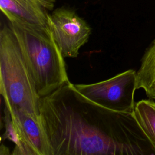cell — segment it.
I'll return each instance as SVG.
<instances>
[{
    "mask_svg": "<svg viewBox=\"0 0 155 155\" xmlns=\"http://www.w3.org/2000/svg\"><path fill=\"white\" fill-rule=\"evenodd\" d=\"M48 25L53 38L64 58H76L86 44L91 29L74 11L61 7L49 15Z\"/></svg>",
    "mask_w": 155,
    "mask_h": 155,
    "instance_id": "5b68a950",
    "label": "cell"
},
{
    "mask_svg": "<svg viewBox=\"0 0 155 155\" xmlns=\"http://www.w3.org/2000/svg\"><path fill=\"white\" fill-rule=\"evenodd\" d=\"M136 78V89H143L148 99L155 101V39L142 58Z\"/></svg>",
    "mask_w": 155,
    "mask_h": 155,
    "instance_id": "ba28073f",
    "label": "cell"
},
{
    "mask_svg": "<svg viewBox=\"0 0 155 155\" xmlns=\"http://www.w3.org/2000/svg\"><path fill=\"white\" fill-rule=\"evenodd\" d=\"M0 93L5 106L40 116L41 97L9 24L0 31Z\"/></svg>",
    "mask_w": 155,
    "mask_h": 155,
    "instance_id": "3957f363",
    "label": "cell"
},
{
    "mask_svg": "<svg viewBox=\"0 0 155 155\" xmlns=\"http://www.w3.org/2000/svg\"><path fill=\"white\" fill-rule=\"evenodd\" d=\"M10 154V153L8 151V148L7 147H6L5 146H4L3 145H1L0 154L2 155V154Z\"/></svg>",
    "mask_w": 155,
    "mask_h": 155,
    "instance_id": "8fae6325",
    "label": "cell"
},
{
    "mask_svg": "<svg viewBox=\"0 0 155 155\" xmlns=\"http://www.w3.org/2000/svg\"><path fill=\"white\" fill-rule=\"evenodd\" d=\"M4 123L5 131L1 136L2 139H7L12 141L15 145V147L12 153L13 155H20V152L22 148V144L18 133L15 128L8 110L5 107L4 110Z\"/></svg>",
    "mask_w": 155,
    "mask_h": 155,
    "instance_id": "30bf717a",
    "label": "cell"
},
{
    "mask_svg": "<svg viewBox=\"0 0 155 155\" xmlns=\"http://www.w3.org/2000/svg\"><path fill=\"white\" fill-rule=\"evenodd\" d=\"M52 155H155L134 113L105 108L70 81L39 102Z\"/></svg>",
    "mask_w": 155,
    "mask_h": 155,
    "instance_id": "6da1fadb",
    "label": "cell"
},
{
    "mask_svg": "<svg viewBox=\"0 0 155 155\" xmlns=\"http://www.w3.org/2000/svg\"><path fill=\"white\" fill-rule=\"evenodd\" d=\"M13 30L41 97L69 82L64 57L56 45L49 27L11 21Z\"/></svg>",
    "mask_w": 155,
    "mask_h": 155,
    "instance_id": "7a4b0ae2",
    "label": "cell"
},
{
    "mask_svg": "<svg viewBox=\"0 0 155 155\" xmlns=\"http://www.w3.org/2000/svg\"><path fill=\"white\" fill-rule=\"evenodd\" d=\"M0 8L9 21L49 27V14L42 0H0Z\"/></svg>",
    "mask_w": 155,
    "mask_h": 155,
    "instance_id": "52a82bcc",
    "label": "cell"
},
{
    "mask_svg": "<svg viewBox=\"0 0 155 155\" xmlns=\"http://www.w3.org/2000/svg\"><path fill=\"white\" fill-rule=\"evenodd\" d=\"M136 82V71L129 69L101 82L73 85L81 94L105 108L120 113H134Z\"/></svg>",
    "mask_w": 155,
    "mask_h": 155,
    "instance_id": "277c9868",
    "label": "cell"
},
{
    "mask_svg": "<svg viewBox=\"0 0 155 155\" xmlns=\"http://www.w3.org/2000/svg\"><path fill=\"white\" fill-rule=\"evenodd\" d=\"M5 107L21 139L20 155H52L41 116L31 114L16 107Z\"/></svg>",
    "mask_w": 155,
    "mask_h": 155,
    "instance_id": "8992f818",
    "label": "cell"
},
{
    "mask_svg": "<svg viewBox=\"0 0 155 155\" xmlns=\"http://www.w3.org/2000/svg\"><path fill=\"white\" fill-rule=\"evenodd\" d=\"M134 116L155 149V102L142 99L135 104Z\"/></svg>",
    "mask_w": 155,
    "mask_h": 155,
    "instance_id": "9c48e42d",
    "label": "cell"
}]
</instances>
